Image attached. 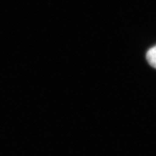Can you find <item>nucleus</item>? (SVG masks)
<instances>
[{
    "label": "nucleus",
    "mask_w": 156,
    "mask_h": 156,
    "mask_svg": "<svg viewBox=\"0 0 156 156\" xmlns=\"http://www.w3.org/2000/svg\"><path fill=\"white\" fill-rule=\"evenodd\" d=\"M146 59L150 65L156 69V46L150 48L146 53Z\"/></svg>",
    "instance_id": "obj_1"
}]
</instances>
